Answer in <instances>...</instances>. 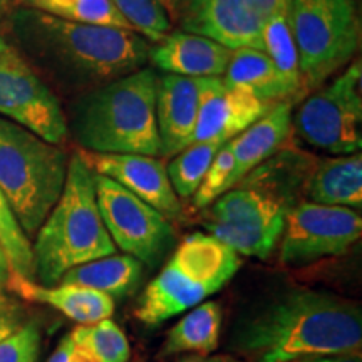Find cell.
Returning a JSON list of instances; mask_svg holds the SVG:
<instances>
[{"label": "cell", "mask_w": 362, "mask_h": 362, "mask_svg": "<svg viewBox=\"0 0 362 362\" xmlns=\"http://www.w3.org/2000/svg\"><path fill=\"white\" fill-rule=\"evenodd\" d=\"M288 22L304 89H314L352 61L361 27L352 0H291Z\"/></svg>", "instance_id": "obj_7"}, {"label": "cell", "mask_w": 362, "mask_h": 362, "mask_svg": "<svg viewBox=\"0 0 362 362\" xmlns=\"http://www.w3.org/2000/svg\"><path fill=\"white\" fill-rule=\"evenodd\" d=\"M293 362H362L361 351L342 352V354H325V356H307L296 359Z\"/></svg>", "instance_id": "obj_34"}, {"label": "cell", "mask_w": 362, "mask_h": 362, "mask_svg": "<svg viewBox=\"0 0 362 362\" xmlns=\"http://www.w3.org/2000/svg\"><path fill=\"white\" fill-rule=\"evenodd\" d=\"M292 104L293 101L274 104L264 117L230 139L235 160L230 189L270 160V156L285 143L292 128Z\"/></svg>", "instance_id": "obj_17"}, {"label": "cell", "mask_w": 362, "mask_h": 362, "mask_svg": "<svg viewBox=\"0 0 362 362\" xmlns=\"http://www.w3.org/2000/svg\"><path fill=\"white\" fill-rule=\"evenodd\" d=\"M198 116V78L158 76L156 123L161 158H173L193 143Z\"/></svg>", "instance_id": "obj_16"}, {"label": "cell", "mask_w": 362, "mask_h": 362, "mask_svg": "<svg viewBox=\"0 0 362 362\" xmlns=\"http://www.w3.org/2000/svg\"><path fill=\"white\" fill-rule=\"evenodd\" d=\"M64 111L51 86L0 35V116L61 146L69 136Z\"/></svg>", "instance_id": "obj_10"}, {"label": "cell", "mask_w": 362, "mask_h": 362, "mask_svg": "<svg viewBox=\"0 0 362 362\" xmlns=\"http://www.w3.org/2000/svg\"><path fill=\"white\" fill-rule=\"evenodd\" d=\"M160 2L163 4V6H165L166 11H168L170 17H173V13H175V7H176V0H160Z\"/></svg>", "instance_id": "obj_38"}, {"label": "cell", "mask_w": 362, "mask_h": 362, "mask_svg": "<svg viewBox=\"0 0 362 362\" xmlns=\"http://www.w3.org/2000/svg\"><path fill=\"white\" fill-rule=\"evenodd\" d=\"M25 324V312L16 302L0 300V342L16 334Z\"/></svg>", "instance_id": "obj_32"}, {"label": "cell", "mask_w": 362, "mask_h": 362, "mask_svg": "<svg viewBox=\"0 0 362 362\" xmlns=\"http://www.w3.org/2000/svg\"><path fill=\"white\" fill-rule=\"evenodd\" d=\"M0 247L6 252L13 275L34 280L33 243L22 232L0 189Z\"/></svg>", "instance_id": "obj_29"}, {"label": "cell", "mask_w": 362, "mask_h": 362, "mask_svg": "<svg viewBox=\"0 0 362 362\" xmlns=\"http://www.w3.org/2000/svg\"><path fill=\"white\" fill-rule=\"evenodd\" d=\"M11 275H12V270H11V265H8V259L6 252H4V248L0 247V288L7 287Z\"/></svg>", "instance_id": "obj_35"}, {"label": "cell", "mask_w": 362, "mask_h": 362, "mask_svg": "<svg viewBox=\"0 0 362 362\" xmlns=\"http://www.w3.org/2000/svg\"><path fill=\"white\" fill-rule=\"evenodd\" d=\"M93 173L115 180L170 221L181 220L183 206L175 193L161 158L148 155H116V153L79 151Z\"/></svg>", "instance_id": "obj_14"}, {"label": "cell", "mask_w": 362, "mask_h": 362, "mask_svg": "<svg viewBox=\"0 0 362 362\" xmlns=\"http://www.w3.org/2000/svg\"><path fill=\"white\" fill-rule=\"evenodd\" d=\"M42 334L34 320H27L22 327L0 342V362H37Z\"/></svg>", "instance_id": "obj_31"}, {"label": "cell", "mask_w": 362, "mask_h": 362, "mask_svg": "<svg viewBox=\"0 0 362 362\" xmlns=\"http://www.w3.org/2000/svg\"><path fill=\"white\" fill-rule=\"evenodd\" d=\"M67 165L59 144L0 116V189L29 240L61 197Z\"/></svg>", "instance_id": "obj_5"}, {"label": "cell", "mask_w": 362, "mask_h": 362, "mask_svg": "<svg viewBox=\"0 0 362 362\" xmlns=\"http://www.w3.org/2000/svg\"><path fill=\"white\" fill-rule=\"evenodd\" d=\"M116 11L149 42H158L171 33V17L160 0H111Z\"/></svg>", "instance_id": "obj_28"}, {"label": "cell", "mask_w": 362, "mask_h": 362, "mask_svg": "<svg viewBox=\"0 0 362 362\" xmlns=\"http://www.w3.org/2000/svg\"><path fill=\"white\" fill-rule=\"evenodd\" d=\"M232 357L228 356H198V354H188L181 357L178 362H230Z\"/></svg>", "instance_id": "obj_36"}, {"label": "cell", "mask_w": 362, "mask_h": 362, "mask_svg": "<svg viewBox=\"0 0 362 362\" xmlns=\"http://www.w3.org/2000/svg\"><path fill=\"white\" fill-rule=\"evenodd\" d=\"M233 339L259 362L354 352L362 347V310L336 293L292 288L252 312Z\"/></svg>", "instance_id": "obj_2"}, {"label": "cell", "mask_w": 362, "mask_h": 362, "mask_svg": "<svg viewBox=\"0 0 362 362\" xmlns=\"http://www.w3.org/2000/svg\"><path fill=\"white\" fill-rule=\"evenodd\" d=\"M362 67L352 62L332 83L307 98L296 115L298 136L310 146L342 156L362 148Z\"/></svg>", "instance_id": "obj_9"}, {"label": "cell", "mask_w": 362, "mask_h": 362, "mask_svg": "<svg viewBox=\"0 0 362 362\" xmlns=\"http://www.w3.org/2000/svg\"><path fill=\"white\" fill-rule=\"evenodd\" d=\"M34 238V279L40 285H57L67 270L116 253L99 214L93 170L81 153L69 158L64 189Z\"/></svg>", "instance_id": "obj_4"}, {"label": "cell", "mask_w": 362, "mask_h": 362, "mask_svg": "<svg viewBox=\"0 0 362 362\" xmlns=\"http://www.w3.org/2000/svg\"><path fill=\"white\" fill-rule=\"evenodd\" d=\"M288 208L274 189L242 180L211 203L206 228L233 252L267 259L280 242Z\"/></svg>", "instance_id": "obj_8"}, {"label": "cell", "mask_w": 362, "mask_h": 362, "mask_svg": "<svg viewBox=\"0 0 362 362\" xmlns=\"http://www.w3.org/2000/svg\"><path fill=\"white\" fill-rule=\"evenodd\" d=\"M291 0H176L173 19L181 30L200 34L232 51L253 47L262 51L267 21Z\"/></svg>", "instance_id": "obj_13"}, {"label": "cell", "mask_w": 362, "mask_h": 362, "mask_svg": "<svg viewBox=\"0 0 362 362\" xmlns=\"http://www.w3.org/2000/svg\"><path fill=\"white\" fill-rule=\"evenodd\" d=\"M11 42L56 93L76 98L148 64L151 45L134 30L79 24L33 7L6 17Z\"/></svg>", "instance_id": "obj_1"}, {"label": "cell", "mask_w": 362, "mask_h": 362, "mask_svg": "<svg viewBox=\"0 0 362 362\" xmlns=\"http://www.w3.org/2000/svg\"><path fill=\"white\" fill-rule=\"evenodd\" d=\"M223 144L215 141L192 143L171 158L166 171H168L171 187L180 198L193 197L200 187L208 166L211 165L216 151Z\"/></svg>", "instance_id": "obj_25"}, {"label": "cell", "mask_w": 362, "mask_h": 362, "mask_svg": "<svg viewBox=\"0 0 362 362\" xmlns=\"http://www.w3.org/2000/svg\"><path fill=\"white\" fill-rule=\"evenodd\" d=\"M361 235L362 218L352 208L296 203L285 214L280 260L285 265H307L342 255Z\"/></svg>", "instance_id": "obj_12"}, {"label": "cell", "mask_w": 362, "mask_h": 362, "mask_svg": "<svg viewBox=\"0 0 362 362\" xmlns=\"http://www.w3.org/2000/svg\"><path fill=\"white\" fill-rule=\"evenodd\" d=\"M262 51L270 57L275 69L279 71L292 93L297 98L300 96V90H304V83H302L300 67H298L297 45L291 30V22H288V6L280 8L267 21L262 30Z\"/></svg>", "instance_id": "obj_23"}, {"label": "cell", "mask_w": 362, "mask_h": 362, "mask_svg": "<svg viewBox=\"0 0 362 362\" xmlns=\"http://www.w3.org/2000/svg\"><path fill=\"white\" fill-rule=\"evenodd\" d=\"M149 47L153 69L185 78H221L233 51L205 35L173 30Z\"/></svg>", "instance_id": "obj_15"}, {"label": "cell", "mask_w": 362, "mask_h": 362, "mask_svg": "<svg viewBox=\"0 0 362 362\" xmlns=\"http://www.w3.org/2000/svg\"><path fill=\"white\" fill-rule=\"evenodd\" d=\"M225 90L221 78H198V116L193 143L215 141L225 144Z\"/></svg>", "instance_id": "obj_26"}, {"label": "cell", "mask_w": 362, "mask_h": 362, "mask_svg": "<svg viewBox=\"0 0 362 362\" xmlns=\"http://www.w3.org/2000/svg\"><path fill=\"white\" fill-rule=\"evenodd\" d=\"M69 334L99 362H129L131 346L128 337L111 317L94 324L78 325Z\"/></svg>", "instance_id": "obj_27"}, {"label": "cell", "mask_w": 362, "mask_h": 362, "mask_svg": "<svg viewBox=\"0 0 362 362\" xmlns=\"http://www.w3.org/2000/svg\"><path fill=\"white\" fill-rule=\"evenodd\" d=\"M47 362H99L86 347L71 337V334L59 342L57 349L52 352Z\"/></svg>", "instance_id": "obj_33"}, {"label": "cell", "mask_w": 362, "mask_h": 362, "mask_svg": "<svg viewBox=\"0 0 362 362\" xmlns=\"http://www.w3.org/2000/svg\"><path fill=\"white\" fill-rule=\"evenodd\" d=\"M2 298H6V297H4V293H2V288H0V300H2Z\"/></svg>", "instance_id": "obj_39"}, {"label": "cell", "mask_w": 362, "mask_h": 362, "mask_svg": "<svg viewBox=\"0 0 362 362\" xmlns=\"http://www.w3.org/2000/svg\"><path fill=\"white\" fill-rule=\"evenodd\" d=\"M230 362H240V361H233V359H232V361H230Z\"/></svg>", "instance_id": "obj_40"}, {"label": "cell", "mask_w": 362, "mask_h": 362, "mask_svg": "<svg viewBox=\"0 0 362 362\" xmlns=\"http://www.w3.org/2000/svg\"><path fill=\"white\" fill-rule=\"evenodd\" d=\"M233 153L230 143H225L214 158L211 165L208 166L205 176H203L200 187L193 194V205L197 208H208L216 198L221 197L230 189V178L233 171Z\"/></svg>", "instance_id": "obj_30"}, {"label": "cell", "mask_w": 362, "mask_h": 362, "mask_svg": "<svg viewBox=\"0 0 362 362\" xmlns=\"http://www.w3.org/2000/svg\"><path fill=\"white\" fill-rule=\"evenodd\" d=\"M223 312L218 302H202L170 329L161 347V356H211L218 349Z\"/></svg>", "instance_id": "obj_22"}, {"label": "cell", "mask_w": 362, "mask_h": 362, "mask_svg": "<svg viewBox=\"0 0 362 362\" xmlns=\"http://www.w3.org/2000/svg\"><path fill=\"white\" fill-rule=\"evenodd\" d=\"M238 253L210 233H192L144 288L134 317L149 327L193 309L225 287L237 274Z\"/></svg>", "instance_id": "obj_6"}, {"label": "cell", "mask_w": 362, "mask_h": 362, "mask_svg": "<svg viewBox=\"0 0 362 362\" xmlns=\"http://www.w3.org/2000/svg\"><path fill=\"white\" fill-rule=\"evenodd\" d=\"M143 277V264L131 255H107L67 270L59 284L81 285L112 297L136 292Z\"/></svg>", "instance_id": "obj_21"}, {"label": "cell", "mask_w": 362, "mask_h": 362, "mask_svg": "<svg viewBox=\"0 0 362 362\" xmlns=\"http://www.w3.org/2000/svg\"><path fill=\"white\" fill-rule=\"evenodd\" d=\"M223 76L226 86H238V88L250 90L253 96L270 106L297 99L291 88L285 84L279 71L275 69L270 57L260 49H235Z\"/></svg>", "instance_id": "obj_20"}, {"label": "cell", "mask_w": 362, "mask_h": 362, "mask_svg": "<svg viewBox=\"0 0 362 362\" xmlns=\"http://www.w3.org/2000/svg\"><path fill=\"white\" fill-rule=\"evenodd\" d=\"M304 193L312 203L359 210L362 206L361 151L317 163L304 181Z\"/></svg>", "instance_id": "obj_19"}, {"label": "cell", "mask_w": 362, "mask_h": 362, "mask_svg": "<svg viewBox=\"0 0 362 362\" xmlns=\"http://www.w3.org/2000/svg\"><path fill=\"white\" fill-rule=\"evenodd\" d=\"M93 175L99 214L112 243L141 264L156 267L176 240L171 221L115 180Z\"/></svg>", "instance_id": "obj_11"}, {"label": "cell", "mask_w": 362, "mask_h": 362, "mask_svg": "<svg viewBox=\"0 0 362 362\" xmlns=\"http://www.w3.org/2000/svg\"><path fill=\"white\" fill-rule=\"evenodd\" d=\"M7 287L29 302L45 304L62 312L79 325L110 319L115 312V300L106 293L81 285L57 284L40 285L30 279L11 275Z\"/></svg>", "instance_id": "obj_18"}, {"label": "cell", "mask_w": 362, "mask_h": 362, "mask_svg": "<svg viewBox=\"0 0 362 362\" xmlns=\"http://www.w3.org/2000/svg\"><path fill=\"white\" fill-rule=\"evenodd\" d=\"M27 7L37 8L59 19L79 22V24H94L131 29L111 0H22Z\"/></svg>", "instance_id": "obj_24"}, {"label": "cell", "mask_w": 362, "mask_h": 362, "mask_svg": "<svg viewBox=\"0 0 362 362\" xmlns=\"http://www.w3.org/2000/svg\"><path fill=\"white\" fill-rule=\"evenodd\" d=\"M17 0H0V21L6 19L7 13L16 7Z\"/></svg>", "instance_id": "obj_37"}, {"label": "cell", "mask_w": 362, "mask_h": 362, "mask_svg": "<svg viewBox=\"0 0 362 362\" xmlns=\"http://www.w3.org/2000/svg\"><path fill=\"white\" fill-rule=\"evenodd\" d=\"M156 89V69L141 67L72 98L64 111L67 133L83 151L161 158Z\"/></svg>", "instance_id": "obj_3"}]
</instances>
